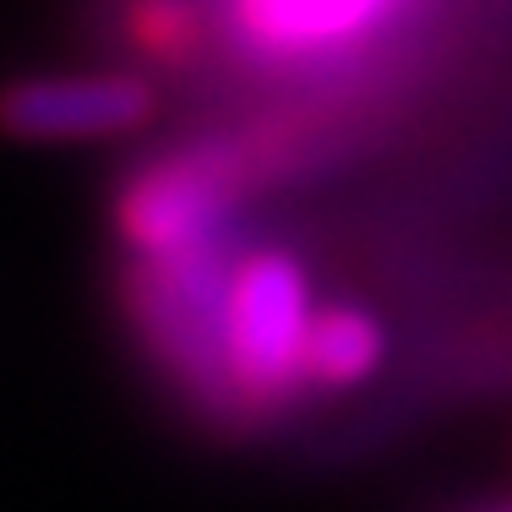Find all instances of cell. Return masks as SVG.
I'll return each instance as SVG.
<instances>
[{
	"mask_svg": "<svg viewBox=\"0 0 512 512\" xmlns=\"http://www.w3.org/2000/svg\"><path fill=\"white\" fill-rule=\"evenodd\" d=\"M158 120V88L142 71H39L0 88V137L33 148L137 137Z\"/></svg>",
	"mask_w": 512,
	"mask_h": 512,
	"instance_id": "5b68a950",
	"label": "cell"
},
{
	"mask_svg": "<svg viewBox=\"0 0 512 512\" xmlns=\"http://www.w3.org/2000/svg\"><path fill=\"white\" fill-rule=\"evenodd\" d=\"M425 0H218V33L251 66L311 71L382 44Z\"/></svg>",
	"mask_w": 512,
	"mask_h": 512,
	"instance_id": "277c9868",
	"label": "cell"
},
{
	"mask_svg": "<svg viewBox=\"0 0 512 512\" xmlns=\"http://www.w3.org/2000/svg\"><path fill=\"white\" fill-rule=\"evenodd\" d=\"M387 360V333L365 306L349 300H327L311 316L306 333V387L316 393H349V387L371 382Z\"/></svg>",
	"mask_w": 512,
	"mask_h": 512,
	"instance_id": "8992f818",
	"label": "cell"
},
{
	"mask_svg": "<svg viewBox=\"0 0 512 512\" xmlns=\"http://www.w3.org/2000/svg\"><path fill=\"white\" fill-rule=\"evenodd\" d=\"M316 316L311 273L284 246L229 256L224 376L235 414H273L306 393V333Z\"/></svg>",
	"mask_w": 512,
	"mask_h": 512,
	"instance_id": "7a4b0ae2",
	"label": "cell"
},
{
	"mask_svg": "<svg viewBox=\"0 0 512 512\" xmlns=\"http://www.w3.org/2000/svg\"><path fill=\"white\" fill-rule=\"evenodd\" d=\"M235 246H207L186 256L131 262L126 306L131 327L148 344V355L164 365L175 387H186L197 404L235 414L224 376V284Z\"/></svg>",
	"mask_w": 512,
	"mask_h": 512,
	"instance_id": "3957f363",
	"label": "cell"
},
{
	"mask_svg": "<svg viewBox=\"0 0 512 512\" xmlns=\"http://www.w3.org/2000/svg\"><path fill=\"white\" fill-rule=\"evenodd\" d=\"M502 512H512V507H502Z\"/></svg>",
	"mask_w": 512,
	"mask_h": 512,
	"instance_id": "ba28073f",
	"label": "cell"
},
{
	"mask_svg": "<svg viewBox=\"0 0 512 512\" xmlns=\"http://www.w3.org/2000/svg\"><path fill=\"white\" fill-rule=\"evenodd\" d=\"M131 39L158 60H180L191 55V44L202 39V11L191 0H131L126 17Z\"/></svg>",
	"mask_w": 512,
	"mask_h": 512,
	"instance_id": "52a82bcc",
	"label": "cell"
},
{
	"mask_svg": "<svg viewBox=\"0 0 512 512\" xmlns=\"http://www.w3.org/2000/svg\"><path fill=\"white\" fill-rule=\"evenodd\" d=\"M251 191V153L229 137H186L142 158L115 191V235L131 262L229 246Z\"/></svg>",
	"mask_w": 512,
	"mask_h": 512,
	"instance_id": "6da1fadb",
	"label": "cell"
}]
</instances>
